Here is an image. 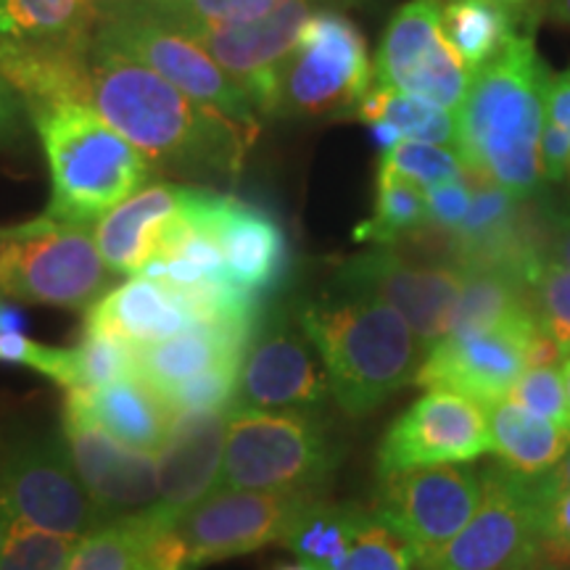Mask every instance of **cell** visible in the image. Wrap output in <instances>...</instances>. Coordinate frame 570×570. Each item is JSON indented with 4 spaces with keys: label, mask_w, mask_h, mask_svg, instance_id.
<instances>
[{
    "label": "cell",
    "mask_w": 570,
    "mask_h": 570,
    "mask_svg": "<svg viewBox=\"0 0 570 570\" xmlns=\"http://www.w3.org/2000/svg\"><path fill=\"white\" fill-rule=\"evenodd\" d=\"M85 104L148 161L183 173L235 175L256 132L194 101L151 67L92 35Z\"/></svg>",
    "instance_id": "6da1fadb"
},
{
    "label": "cell",
    "mask_w": 570,
    "mask_h": 570,
    "mask_svg": "<svg viewBox=\"0 0 570 570\" xmlns=\"http://www.w3.org/2000/svg\"><path fill=\"white\" fill-rule=\"evenodd\" d=\"M552 71L541 61L533 27L473 71L458 111V154L465 173L489 180L518 202L541 188L539 140Z\"/></svg>",
    "instance_id": "7a4b0ae2"
},
{
    "label": "cell",
    "mask_w": 570,
    "mask_h": 570,
    "mask_svg": "<svg viewBox=\"0 0 570 570\" xmlns=\"http://www.w3.org/2000/svg\"><path fill=\"white\" fill-rule=\"evenodd\" d=\"M298 325L323 362L331 396L362 417L415 381L428 348L399 312L365 296H327L298 309Z\"/></svg>",
    "instance_id": "3957f363"
},
{
    "label": "cell",
    "mask_w": 570,
    "mask_h": 570,
    "mask_svg": "<svg viewBox=\"0 0 570 570\" xmlns=\"http://www.w3.org/2000/svg\"><path fill=\"white\" fill-rule=\"evenodd\" d=\"M48 169L46 217L96 225L154 177V164L88 104H51L32 111Z\"/></svg>",
    "instance_id": "277c9868"
},
{
    "label": "cell",
    "mask_w": 570,
    "mask_h": 570,
    "mask_svg": "<svg viewBox=\"0 0 570 570\" xmlns=\"http://www.w3.org/2000/svg\"><path fill=\"white\" fill-rule=\"evenodd\" d=\"M338 465V452L315 415L230 410L223 487L281 494H317Z\"/></svg>",
    "instance_id": "5b68a950"
},
{
    "label": "cell",
    "mask_w": 570,
    "mask_h": 570,
    "mask_svg": "<svg viewBox=\"0 0 570 570\" xmlns=\"http://www.w3.org/2000/svg\"><path fill=\"white\" fill-rule=\"evenodd\" d=\"M111 285L92 230L59 219H30L0 230V291L24 304L90 309Z\"/></svg>",
    "instance_id": "8992f818"
},
{
    "label": "cell",
    "mask_w": 570,
    "mask_h": 570,
    "mask_svg": "<svg viewBox=\"0 0 570 570\" xmlns=\"http://www.w3.org/2000/svg\"><path fill=\"white\" fill-rule=\"evenodd\" d=\"M370 82L367 46L354 21L338 11H315L298 35L296 51L285 61L273 114L352 117Z\"/></svg>",
    "instance_id": "52a82bcc"
},
{
    "label": "cell",
    "mask_w": 570,
    "mask_h": 570,
    "mask_svg": "<svg viewBox=\"0 0 570 570\" xmlns=\"http://www.w3.org/2000/svg\"><path fill=\"white\" fill-rule=\"evenodd\" d=\"M96 35L130 53L194 101L219 111L230 122L259 130L254 104L238 82L188 35L142 9H125L98 19Z\"/></svg>",
    "instance_id": "ba28073f"
},
{
    "label": "cell",
    "mask_w": 570,
    "mask_h": 570,
    "mask_svg": "<svg viewBox=\"0 0 570 570\" xmlns=\"http://www.w3.org/2000/svg\"><path fill=\"white\" fill-rule=\"evenodd\" d=\"M0 502L13 520L80 539L101 525L61 433H27L0 452Z\"/></svg>",
    "instance_id": "9c48e42d"
},
{
    "label": "cell",
    "mask_w": 570,
    "mask_h": 570,
    "mask_svg": "<svg viewBox=\"0 0 570 570\" xmlns=\"http://www.w3.org/2000/svg\"><path fill=\"white\" fill-rule=\"evenodd\" d=\"M481 470L473 465H425L383 475L375 510L425 566L449 544L481 504Z\"/></svg>",
    "instance_id": "30bf717a"
},
{
    "label": "cell",
    "mask_w": 570,
    "mask_h": 570,
    "mask_svg": "<svg viewBox=\"0 0 570 570\" xmlns=\"http://www.w3.org/2000/svg\"><path fill=\"white\" fill-rule=\"evenodd\" d=\"M481 504L465 529L423 570H525L537 550V502L525 475L508 465L481 470Z\"/></svg>",
    "instance_id": "8fae6325"
},
{
    "label": "cell",
    "mask_w": 570,
    "mask_h": 570,
    "mask_svg": "<svg viewBox=\"0 0 570 570\" xmlns=\"http://www.w3.org/2000/svg\"><path fill=\"white\" fill-rule=\"evenodd\" d=\"M462 281L465 273L454 262L420 265L391 246L356 254L336 273L338 294L375 298L391 306L415 331L425 348L446 336Z\"/></svg>",
    "instance_id": "7c38bea8"
},
{
    "label": "cell",
    "mask_w": 570,
    "mask_h": 570,
    "mask_svg": "<svg viewBox=\"0 0 570 570\" xmlns=\"http://www.w3.org/2000/svg\"><path fill=\"white\" fill-rule=\"evenodd\" d=\"M331 399L320 354L298 320L283 312L262 317L244 362L230 410L315 415Z\"/></svg>",
    "instance_id": "4fadbf2b"
},
{
    "label": "cell",
    "mask_w": 570,
    "mask_h": 570,
    "mask_svg": "<svg viewBox=\"0 0 570 570\" xmlns=\"http://www.w3.org/2000/svg\"><path fill=\"white\" fill-rule=\"evenodd\" d=\"M491 452L489 412L473 399L428 389L399 415L377 444V479L425 465H462Z\"/></svg>",
    "instance_id": "5bb4252c"
},
{
    "label": "cell",
    "mask_w": 570,
    "mask_h": 570,
    "mask_svg": "<svg viewBox=\"0 0 570 570\" xmlns=\"http://www.w3.org/2000/svg\"><path fill=\"white\" fill-rule=\"evenodd\" d=\"M539 331L537 317H520L481 331L446 333L428 348L412 383L454 391L491 407L508 399L529 367V346Z\"/></svg>",
    "instance_id": "9a60e30c"
},
{
    "label": "cell",
    "mask_w": 570,
    "mask_h": 570,
    "mask_svg": "<svg viewBox=\"0 0 570 570\" xmlns=\"http://www.w3.org/2000/svg\"><path fill=\"white\" fill-rule=\"evenodd\" d=\"M441 0H410L391 17L375 56V82L460 111L473 71L441 42Z\"/></svg>",
    "instance_id": "2e32d148"
},
{
    "label": "cell",
    "mask_w": 570,
    "mask_h": 570,
    "mask_svg": "<svg viewBox=\"0 0 570 570\" xmlns=\"http://www.w3.org/2000/svg\"><path fill=\"white\" fill-rule=\"evenodd\" d=\"M61 439L101 523L140 515L159 502L156 452L114 439L75 402H63Z\"/></svg>",
    "instance_id": "e0dca14e"
},
{
    "label": "cell",
    "mask_w": 570,
    "mask_h": 570,
    "mask_svg": "<svg viewBox=\"0 0 570 570\" xmlns=\"http://www.w3.org/2000/svg\"><path fill=\"white\" fill-rule=\"evenodd\" d=\"M309 491L281 494V491L217 489L194 510L177 520L190 570L240 554L259 552L262 547L283 544L285 531Z\"/></svg>",
    "instance_id": "ac0fdd59"
},
{
    "label": "cell",
    "mask_w": 570,
    "mask_h": 570,
    "mask_svg": "<svg viewBox=\"0 0 570 570\" xmlns=\"http://www.w3.org/2000/svg\"><path fill=\"white\" fill-rule=\"evenodd\" d=\"M317 0H283L265 17L246 24L196 30L194 38L235 82L244 88L256 114H273L277 82L288 56L296 51L298 35Z\"/></svg>",
    "instance_id": "d6986e66"
},
{
    "label": "cell",
    "mask_w": 570,
    "mask_h": 570,
    "mask_svg": "<svg viewBox=\"0 0 570 570\" xmlns=\"http://www.w3.org/2000/svg\"><path fill=\"white\" fill-rule=\"evenodd\" d=\"M227 415L230 410L173 412L159 460V502L151 510L167 525L223 487Z\"/></svg>",
    "instance_id": "ffe728a7"
},
{
    "label": "cell",
    "mask_w": 570,
    "mask_h": 570,
    "mask_svg": "<svg viewBox=\"0 0 570 570\" xmlns=\"http://www.w3.org/2000/svg\"><path fill=\"white\" fill-rule=\"evenodd\" d=\"M204 214L223 252L230 281L262 302L275 294L288 277L291 248L273 214L212 190Z\"/></svg>",
    "instance_id": "44dd1931"
},
{
    "label": "cell",
    "mask_w": 570,
    "mask_h": 570,
    "mask_svg": "<svg viewBox=\"0 0 570 570\" xmlns=\"http://www.w3.org/2000/svg\"><path fill=\"white\" fill-rule=\"evenodd\" d=\"M194 325H198V320L188 302L175 288L146 275L130 277L117 288L106 291L85 317V333L122 341L135 352L173 338Z\"/></svg>",
    "instance_id": "7402d4cb"
},
{
    "label": "cell",
    "mask_w": 570,
    "mask_h": 570,
    "mask_svg": "<svg viewBox=\"0 0 570 570\" xmlns=\"http://www.w3.org/2000/svg\"><path fill=\"white\" fill-rule=\"evenodd\" d=\"M190 194L194 188L188 185H146L92 225V238L111 275L138 277L146 269L161 235L185 209Z\"/></svg>",
    "instance_id": "603a6c76"
},
{
    "label": "cell",
    "mask_w": 570,
    "mask_h": 570,
    "mask_svg": "<svg viewBox=\"0 0 570 570\" xmlns=\"http://www.w3.org/2000/svg\"><path fill=\"white\" fill-rule=\"evenodd\" d=\"M254 333L246 327L198 323L188 331L138 348V375L156 394H164L225 365H240Z\"/></svg>",
    "instance_id": "cb8c5ba5"
},
{
    "label": "cell",
    "mask_w": 570,
    "mask_h": 570,
    "mask_svg": "<svg viewBox=\"0 0 570 570\" xmlns=\"http://www.w3.org/2000/svg\"><path fill=\"white\" fill-rule=\"evenodd\" d=\"M96 27L85 0H0V48L9 51L80 53Z\"/></svg>",
    "instance_id": "d4e9b609"
},
{
    "label": "cell",
    "mask_w": 570,
    "mask_h": 570,
    "mask_svg": "<svg viewBox=\"0 0 570 570\" xmlns=\"http://www.w3.org/2000/svg\"><path fill=\"white\" fill-rule=\"evenodd\" d=\"M67 399L114 439L148 452H159L173 423V410L140 375L119 377L96 389L67 391Z\"/></svg>",
    "instance_id": "484cf974"
},
{
    "label": "cell",
    "mask_w": 570,
    "mask_h": 570,
    "mask_svg": "<svg viewBox=\"0 0 570 570\" xmlns=\"http://www.w3.org/2000/svg\"><path fill=\"white\" fill-rule=\"evenodd\" d=\"M462 273L465 281L446 333L481 331L520 317H537L529 277L508 267H465Z\"/></svg>",
    "instance_id": "4316f807"
},
{
    "label": "cell",
    "mask_w": 570,
    "mask_h": 570,
    "mask_svg": "<svg viewBox=\"0 0 570 570\" xmlns=\"http://www.w3.org/2000/svg\"><path fill=\"white\" fill-rule=\"evenodd\" d=\"M491 452L502 465L520 475H539L550 470L570 449V431L541 420L510 402L487 407Z\"/></svg>",
    "instance_id": "83f0119b"
},
{
    "label": "cell",
    "mask_w": 570,
    "mask_h": 570,
    "mask_svg": "<svg viewBox=\"0 0 570 570\" xmlns=\"http://www.w3.org/2000/svg\"><path fill=\"white\" fill-rule=\"evenodd\" d=\"M518 13L497 0H441V38L470 71H479L518 38Z\"/></svg>",
    "instance_id": "f1b7e54d"
},
{
    "label": "cell",
    "mask_w": 570,
    "mask_h": 570,
    "mask_svg": "<svg viewBox=\"0 0 570 570\" xmlns=\"http://www.w3.org/2000/svg\"><path fill=\"white\" fill-rule=\"evenodd\" d=\"M175 529L154 515L106 520L77 539L67 570H148V552L161 531Z\"/></svg>",
    "instance_id": "f546056e"
},
{
    "label": "cell",
    "mask_w": 570,
    "mask_h": 570,
    "mask_svg": "<svg viewBox=\"0 0 570 570\" xmlns=\"http://www.w3.org/2000/svg\"><path fill=\"white\" fill-rule=\"evenodd\" d=\"M362 512L365 508H356V504H331L317 494L309 497L291 520L283 547H288L296 560L306 562L309 568L333 570L344 560Z\"/></svg>",
    "instance_id": "4dcf8cb0"
},
{
    "label": "cell",
    "mask_w": 570,
    "mask_h": 570,
    "mask_svg": "<svg viewBox=\"0 0 570 570\" xmlns=\"http://www.w3.org/2000/svg\"><path fill=\"white\" fill-rule=\"evenodd\" d=\"M352 117L367 125L389 122L402 132L404 140L433 142V146H446L458 151V114L441 109L436 104H428L423 98L407 96L402 90L386 88V85L375 82V88H370L356 104Z\"/></svg>",
    "instance_id": "1f68e13d"
},
{
    "label": "cell",
    "mask_w": 570,
    "mask_h": 570,
    "mask_svg": "<svg viewBox=\"0 0 570 570\" xmlns=\"http://www.w3.org/2000/svg\"><path fill=\"white\" fill-rule=\"evenodd\" d=\"M428 223L425 190L410 177L377 164L373 214L354 227L356 244L394 246Z\"/></svg>",
    "instance_id": "d6a6232c"
},
{
    "label": "cell",
    "mask_w": 570,
    "mask_h": 570,
    "mask_svg": "<svg viewBox=\"0 0 570 570\" xmlns=\"http://www.w3.org/2000/svg\"><path fill=\"white\" fill-rule=\"evenodd\" d=\"M283 0H142L138 9L154 13L185 35L209 27L246 24L265 17Z\"/></svg>",
    "instance_id": "836d02e7"
},
{
    "label": "cell",
    "mask_w": 570,
    "mask_h": 570,
    "mask_svg": "<svg viewBox=\"0 0 570 570\" xmlns=\"http://www.w3.org/2000/svg\"><path fill=\"white\" fill-rule=\"evenodd\" d=\"M415 566L417 560L407 541L373 508L362 512L352 544L333 570H412Z\"/></svg>",
    "instance_id": "e575fe53"
},
{
    "label": "cell",
    "mask_w": 570,
    "mask_h": 570,
    "mask_svg": "<svg viewBox=\"0 0 570 570\" xmlns=\"http://www.w3.org/2000/svg\"><path fill=\"white\" fill-rule=\"evenodd\" d=\"M77 539L9 518L0 570H67Z\"/></svg>",
    "instance_id": "d590c367"
},
{
    "label": "cell",
    "mask_w": 570,
    "mask_h": 570,
    "mask_svg": "<svg viewBox=\"0 0 570 570\" xmlns=\"http://www.w3.org/2000/svg\"><path fill=\"white\" fill-rule=\"evenodd\" d=\"M531 294L541 331L570 354V267L558 259H544L531 275Z\"/></svg>",
    "instance_id": "8d00e7d4"
},
{
    "label": "cell",
    "mask_w": 570,
    "mask_h": 570,
    "mask_svg": "<svg viewBox=\"0 0 570 570\" xmlns=\"http://www.w3.org/2000/svg\"><path fill=\"white\" fill-rule=\"evenodd\" d=\"M383 167L394 169V173L410 177L412 183L433 188V185H444L465 177V164L454 148L433 146V142L402 140L389 154H383Z\"/></svg>",
    "instance_id": "74e56055"
},
{
    "label": "cell",
    "mask_w": 570,
    "mask_h": 570,
    "mask_svg": "<svg viewBox=\"0 0 570 570\" xmlns=\"http://www.w3.org/2000/svg\"><path fill=\"white\" fill-rule=\"evenodd\" d=\"M504 402L570 431V410L560 367H525Z\"/></svg>",
    "instance_id": "f35d334b"
},
{
    "label": "cell",
    "mask_w": 570,
    "mask_h": 570,
    "mask_svg": "<svg viewBox=\"0 0 570 570\" xmlns=\"http://www.w3.org/2000/svg\"><path fill=\"white\" fill-rule=\"evenodd\" d=\"M0 360L24 365L35 373L51 377L67 391L77 389V354L75 348H56L27 338L21 331L0 333Z\"/></svg>",
    "instance_id": "ab89813d"
},
{
    "label": "cell",
    "mask_w": 570,
    "mask_h": 570,
    "mask_svg": "<svg viewBox=\"0 0 570 570\" xmlns=\"http://www.w3.org/2000/svg\"><path fill=\"white\" fill-rule=\"evenodd\" d=\"M240 365H225L194 377L164 394V402L173 412L185 410H230L235 389H238Z\"/></svg>",
    "instance_id": "60d3db41"
},
{
    "label": "cell",
    "mask_w": 570,
    "mask_h": 570,
    "mask_svg": "<svg viewBox=\"0 0 570 570\" xmlns=\"http://www.w3.org/2000/svg\"><path fill=\"white\" fill-rule=\"evenodd\" d=\"M425 202H428V219H431L436 227H441V230L454 233L462 219H465L470 202H473V188H470V185L460 177V180L428 188Z\"/></svg>",
    "instance_id": "b9f144b4"
},
{
    "label": "cell",
    "mask_w": 570,
    "mask_h": 570,
    "mask_svg": "<svg viewBox=\"0 0 570 570\" xmlns=\"http://www.w3.org/2000/svg\"><path fill=\"white\" fill-rule=\"evenodd\" d=\"M570 161V135L560 130L558 125L547 122L544 130H541L539 140V167H541V180H562L566 177Z\"/></svg>",
    "instance_id": "7bdbcfd3"
},
{
    "label": "cell",
    "mask_w": 570,
    "mask_h": 570,
    "mask_svg": "<svg viewBox=\"0 0 570 570\" xmlns=\"http://www.w3.org/2000/svg\"><path fill=\"white\" fill-rule=\"evenodd\" d=\"M537 541H570V491L537 504Z\"/></svg>",
    "instance_id": "ee69618b"
},
{
    "label": "cell",
    "mask_w": 570,
    "mask_h": 570,
    "mask_svg": "<svg viewBox=\"0 0 570 570\" xmlns=\"http://www.w3.org/2000/svg\"><path fill=\"white\" fill-rule=\"evenodd\" d=\"M525 481H529V491L537 504L550 502V499L560 497V494H568L570 491V449L562 454L558 462H554L550 470H544V473H539V475H525Z\"/></svg>",
    "instance_id": "f6af8a7d"
},
{
    "label": "cell",
    "mask_w": 570,
    "mask_h": 570,
    "mask_svg": "<svg viewBox=\"0 0 570 570\" xmlns=\"http://www.w3.org/2000/svg\"><path fill=\"white\" fill-rule=\"evenodd\" d=\"M544 119L570 135V69L552 77L550 92H547Z\"/></svg>",
    "instance_id": "bcb514c9"
},
{
    "label": "cell",
    "mask_w": 570,
    "mask_h": 570,
    "mask_svg": "<svg viewBox=\"0 0 570 570\" xmlns=\"http://www.w3.org/2000/svg\"><path fill=\"white\" fill-rule=\"evenodd\" d=\"M525 570H570V541H537Z\"/></svg>",
    "instance_id": "7dc6e473"
},
{
    "label": "cell",
    "mask_w": 570,
    "mask_h": 570,
    "mask_svg": "<svg viewBox=\"0 0 570 570\" xmlns=\"http://www.w3.org/2000/svg\"><path fill=\"white\" fill-rule=\"evenodd\" d=\"M19 132L17 92L0 77V142H9Z\"/></svg>",
    "instance_id": "c3c4849f"
},
{
    "label": "cell",
    "mask_w": 570,
    "mask_h": 570,
    "mask_svg": "<svg viewBox=\"0 0 570 570\" xmlns=\"http://www.w3.org/2000/svg\"><path fill=\"white\" fill-rule=\"evenodd\" d=\"M550 252L552 259H558L566 267H570V214H560V217L554 219Z\"/></svg>",
    "instance_id": "681fc988"
},
{
    "label": "cell",
    "mask_w": 570,
    "mask_h": 570,
    "mask_svg": "<svg viewBox=\"0 0 570 570\" xmlns=\"http://www.w3.org/2000/svg\"><path fill=\"white\" fill-rule=\"evenodd\" d=\"M539 13L570 32V0H539Z\"/></svg>",
    "instance_id": "f907efd6"
},
{
    "label": "cell",
    "mask_w": 570,
    "mask_h": 570,
    "mask_svg": "<svg viewBox=\"0 0 570 570\" xmlns=\"http://www.w3.org/2000/svg\"><path fill=\"white\" fill-rule=\"evenodd\" d=\"M370 132H373L375 146L381 148L383 154H389L391 148H396L399 142L404 140V138H402V132H399L396 127H394V125H389V122H373V125H370Z\"/></svg>",
    "instance_id": "816d5d0a"
},
{
    "label": "cell",
    "mask_w": 570,
    "mask_h": 570,
    "mask_svg": "<svg viewBox=\"0 0 570 570\" xmlns=\"http://www.w3.org/2000/svg\"><path fill=\"white\" fill-rule=\"evenodd\" d=\"M85 3H88V9L96 13L98 19H101L125 9H138V6H142V0H85Z\"/></svg>",
    "instance_id": "f5cc1de1"
},
{
    "label": "cell",
    "mask_w": 570,
    "mask_h": 570,
    "mask_svg": "<svg viewBox=\"0 0 570 570\" xmlns=\"http://www.w3.org/2000/svg\"><path fill=\"white\" fill-rule=\"evenodd\" d=\"M560 375H562V386H566V399H568V410H570V354L562 356Z\"/></svg>",
    "instance_id": "db71d44e"
},
{
    "label": "cell",
    "mask_w": 570,
    "mask_h": 570,
    "mask_svg": "<svg viewBox=\"0 0 570 570\" xmlns=\"http://www.w3.org/2000/svg\"><path fill=\"white\" fill-rule=\"evenodd\" d=\"M6 533H9V512H6L3 502H0V552H3V544H6Z\"/></svg>",
    "instance_id": "11a10c76"
},
{
    "label": "cell",
    "mask_w": 570,
    "mask_h": 570,
    "mask_svg": "<svg viewBox=\"0 0 570 570\" xmlns=\"http://www.w3.org/2000/svg\"><path fill=\"white\" fill-rule=\"evenodd\" d=\"M497 3H504V6H520V3H525V0H497Z\"/></svg>",
    "instance_id": "9f6ffc18"
},
{
    "label": "cell",
    "mask_w": 570,
    "mask_h": 570,
    "mask_svg": "<svg viewBox=\"0 0 570 570\" xmlns=\"http://www.w3.org/2000/svg\"><path fill=\"white\" fill-rule=\"evenodd\" d=\"M566 175H568V180H570V161H568V169H566Z\"/></svg>",
    "instance_id": "6f0895ef"
}]
</instances>
